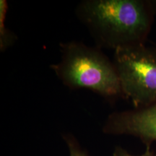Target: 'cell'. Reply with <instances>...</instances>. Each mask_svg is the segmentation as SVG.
Wrapping results in <instances>:
<instances>
[{
	"mask_svg": "<svg viewBox=\"0 0 156 156\" xmlns=\"http://www.w3.org/2000/svg\"><path fill=\"white\" fill-rule=\"evenodd\" d=\"M64 138L69 147V156H90L86 152L82 149L79 143L73 136L66 135Z\"/></svg>",
	"mask_w": 156,
	"mask_h": 156,
	"instance_id": "8992f818",
	"label": "cell"
},
{
	"mask_svg": "<svg viewBox=\"0 0 156 156\" xmlns=\"http://www.w3.org/2000/svg\"><path fill=\"white\" fill-rule=\"evenodd\" d=\"M151 2L152 5V7H153L154 13L156 15V0H151Z\"/></svg>",
	"mask_w": 156,
	"mask_h": 156,
	"instance_id": "ba28073f",
	"label": "cell"
},
{
	"mask_svg": "<svg viewBox=\"0 0 156 156\" xmlns=\"http://www.w3.org/2000/svg\"><path fill=\"white\" fill-rule=\"evenodd\" d=\"M103 132L136 136L146 147H151L156 142V103L143 108L112 113L106 119Z\"/></svg>",
	"mask_w": 156,
	"mask_h": 156,
	"instance_id": "277c9868",
	"label": "cell"
},
{
	"mask_svg": "<svg viewBox=\"0 0 156 156\" xmlns=\"http://www.w3.org/2000/svg\"><path fill=\"white\" fill-rule=\"evenodd\" d=\"M114 64L123 98L134 108L156 103V47L145 44L117 48Z\"/></svg>",
	"mask_w": 156,
	"mask_h": 156,
	"instance_id": "3957f363",
	"label": "cell"
},
{
	"mask_svg": "<svg viewBox=\"0 0 156 156\" xmlns=\"http://www.w3.org/2000/svg\"><path fill=\"white\" fill-rule=\"evenodd\" d=\"M113 156H156V153L151 151V147H146V151L144 154L141 155H133L129 153L125 149L118 146L114 149Z\"/></svg>",
	"mask_w": 156,
	"mask_h": 156,
	"instance_id": "52a82bcc",
	"label": "cell"
},
{
	"mask_svg": "<svg viewBox=\"0 0 156 156\" xmlns=\"http://www.w3.org/2000/svg\"><path fill=\"white\" fill-rule=\"evenodd\" d=\"M60 46L61 59L51 68L64 85L88 89L110 100L123 98L114 62L100 50L75 41Z\"/></svg>",
	"mask_w": 156,
	"mask_h": 156,
	"instance_id": "7a4b0ae2",
	"label": "cell"
},
{
	"mask_svg": "<svg viewBox=\"0 0 156 156\" xmlns=\"http://www.w3.org/2000/svg\"><path fill=\"white\" fill-rule=\"evenodd\" d=\"M8 5L7 1H0V49L4 51L10 46L14 42V35L5 25L6 15H7Z\"/></svg>",
	"mask_w": 156,
	"mask_h": 156,
	"instance_id": "5b68a950",
	"label": "cell"
},
{
	"mask_svg": "<svg viewBox=\"0 0 156 156\" xmlns=\"http://www.w3.org/2000/svg\"><path fill=\"white\" fill-rule=\"evenodd\" d=\"M77 14L99 46L114 51L145 44L155 16L151 0H86Z\"/></svg>",
	"mask_w": 156,
	"mask_h": 156,
	"instance_id": "6da1fadb",
	"label": "cell"
}]
</instances>
